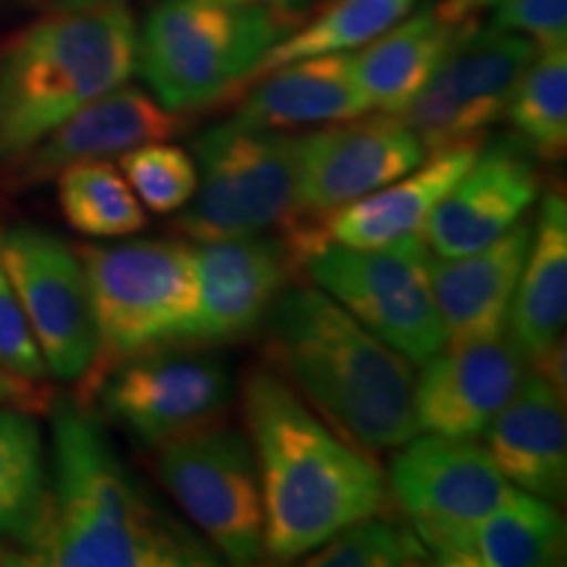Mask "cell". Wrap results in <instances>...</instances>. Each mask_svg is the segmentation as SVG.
<instances>
[{
  "label": "cell",
  "instance_id": "836d02e7",
  "mask_svg": "<svg viewBox=\"0 0 567 567\" xmlns=\"http://www.w3.org/2000/svg\"><path fill=\"white\" fill-rule=\"evenodd\" d=\"M0 408L38 413V410L51 408V394H48L45 386H40V381L21 379V375L0 368Z\"/></svg>",
  "mask_w": 567,
  "mask_h": 567
},
{
  "label": "cell",
  "instance_id": "7c38bea8",
  "mask_svg": "<svg viewBox=\"0 0 567 567\" xmlns=\"http://www.w3.org/2000/svg\"><path fill=\"white\" fill-rule=\"evenodd\" d=\"M0 252L48 373L80 381L95 358V323L80 252L38 226L3 231Z\"/></svg>",
  "mask_w": 567,
  "mask_h": 567
},
{
  "label": "cell",
  "instance_id": "e0dca14e",
  "mask_svg": "<svg viewBox=\"0 0 567 567\" xmlns=\"http://www.w3.org/2000/svg\"><path fill=\"white\" fill-rule=\"evenodd\" d=\"M396 450L386 484L413 526L478 520L515 492L476 439L415 434Z\"/></svg>",
  "mask_w": 567,
  "mask_h": 567
},
{
  "label": "cell",
  "instance_id": "603a6c76",
  "mask_svg": "<svg viewBox=\"0 0 567 567\" xmlns=\"http://www.w3.org/2000/svg\"><path fill=\"white\" fill-rule=\"evenodd\" d=\"M243 90L245 101L239 103L234 118L260 130L292 132L305 126L339 124L371 111V103L354 76L352 53L313 55L284 63L245 84Z\"/></svg>",
  "mask_w": 567,
  "mask_h": 567
},
{
  "label": "cell",
  "instance_id": "3957f363",
  "mask_svg": "<svg viewBox=\"0 0 567 567\" xmlns=\"http://www.w3.org/2000/svg\"><path fill=\"white\" fill-rule=\"evenodd\" d=\"M266 363L360 452L417 434L413 363L318 287L287 289L268 310Z\"/></svg>",
  "mask_w": 567,
  "mask_h": 567
},
{
  "label": "cell",
  "instance_id": "44dd1931",
  "mask_svg": "<svg viewBox=\"0 0 567 567\" xmlns=\"http://www.w3.org/2000/svg\"><path fill=\"white\" fill-rule=\"evenodd\" d=\"M484 450L496 471L520 492L563 502L567 492L565 400L536 371L486 425Z\"/></svg>",
  "mask_w": 567,
  "mask_h": 567
},
{
  "label": "cell",
  "instance_id": "ab89813d",
  "mask_svg": "<svg viewBox=\"0 0 567 567\" xmlns=\"http://www.w3.org/2000/svg\"><path fill=\"white\" fill-rule=\"evenodd\" d=\"M221 3H229V6H247V3H264V0H221Z\"/></svg>",
  "mask_w": 567,
  "mask_h": 567
},
{
  "label": "cell",
  "instance_id": "484cf974",
  "mask_svg": "<svg viewBox=\"0 0 567 567\" xmlns=\"http://www.w3.org/2000/svg\"><path fill=\"white\" fill-rule=\"evenodd\" d=\"M48 502L51 471L40 425L27 410L0 408V538L21 544L27 555L45 526Z\"/></svg>",
  "mask_w": 567,
  "mask_h": 567
},
{
  "label": "cell",
  "instance_id": "f1b7e54d",
  "mask_svg": "<svg viewBox=\"0 0 567 567\" xmlns=\"http://www.w3.org/2000/svg\"><path fill=\"white\" fill-rule=\"evenodd\" d=\"M55 179L63 218L84 237H130L145 226L140 197L111 161L71 163Z\"/></svg>",
  "mask_w": 567,
  "mask_h": 567
},
{
  "label": "cell",
  "instance_id": "7a4b0ae2",
  "mask_svg": "<svg viewBox=\"0 0 567 567\" xmlns=\"http://www.w3.org/2000/svg\"><path fill=\"white\" fill-rule=\"evenodd\" d=\"M243 415L260 473L268 557H308L342 528L386 513L384 473L271 368L245 375Z\"/></svg>",
  "mask_w": 567,
  "mask_h": 567
},
{
  "label": "cell",
  "instance_id": "d6a6232c",
  "mask_svg": "<svg viewBox=\"0 0 567 567\" xmlns=\"http://www.w3.org/2000/svg\"><path fill=\"white\" fill-rule=\"evenodd\" d=\"M492 27L517 32L536 48L567 45V0H496Z\"/></svg>",
  "mask_w": 567,
  "mask_h": 567
},
{
  "label": "cell",
  "instance_id": "52a82bcc",
  "mask_svg": "<svg viewBox=\"0 0 567 567\" xmlns=\"http://www.w3.org/2000/svg\"><path fill=\"white\" fill-rule=\"evenodd\" d=\"M197 189L176 218L193 243L252 237L297 218V134L229 118L195 140Z\"/></svg>",
  "mask_w": 567,
  "mask_h": 567
},
{
  "label": "cell",
  "instance_id": "e575fe53",
  "mask_svg": "<svg viewBox=\"0 0 567 567\" xmlns=\"http://www.w3.org/2000/svg\"><path fill=\"white\" fill-rule=\"evenodd\" d=\"M565 358H567L565 337H559L557 342L542 354V358L530 363V371H536L538 375H542V379L547 381L551 389H555L559 400H565L567 396V360Z\"/></svg>",
  "mask_w": 567,
  "mask_h": 567
},
{
  "label": "cell",
  "instance_id": "d4e9b609",
  "mask_svg": "<svg viewBox=\"0 0 567 567\" xmlns=\"http://www.w3.org/2000/svg\"><path fill=\"white\" fill-rule=\"evenodd\" d=\"M460 27L439 17L436 6H425L352 55L354 76L371 111L402 116L452 48Z\"/></svg>",
  "mask_w": 567,
  "mask_h": 567
},
{
  "label": "cell",
  "instance_id": "4fadbf2b",
  "mask_svg": "<svg viewBox=\"0 0 567 567\" xmlns=\"http://www.w3.org/2000/svg\"><path fill=\"white\" fill-rule=\"evenodd\" d=\"M425 147L402 116L379 113L297 134V216L321 218L413 172Z\"/></svg>",
  "mask_w": 567,
  "mask_h": 567
},
{
  "label": "cell",
  "instance_id": "277c9868",
  "mask_svg": "<svg viewBox=\"0 0 567 567\" xmlns=\"http://www.w3.org/2000/svg\"><path fill=\"white\" fill-rule=\"evenodd\" d=\"M137 71L124 0L55 9L0 51V163L11 168L55 126Z\"/></svg>",
  "mask_w": 567,
  "mask_h": 567
},
{
  "label": "cell",
  "instance_id": "9a60e30c",
  "mask_svg": "<svg viewBox=\"0 0 567 567\" xmlns=\"http://www.w3.org/2000/svg\"><path fill=\"white\" fill-rule=\"evenodd\" d=\"M538 197L534 155L517 137L484 142L476 161L452 184L423 226V239L439 258L476 252L526 218Z\"/></svg>",
  "mask_w": 567,
  "mask_h": 567
},
{
  "label": "cell",
  "instance_id": "1f68e13d",
  "mask_svg": "<svg viewBox=\"0 0 567 567\" xmlns=\"http://www.w3.org/2000/svg\"><path fill=\"white\" fill-rule=\"evenodd\" d=\"M0 368L30 381H45L51 375L21 310L11 276L6 271L3 252H0Z\"/></svg>",
  "mask_w": 567,
  "mask_h": 567
},
{
  "label": "cell",
  "instance_id": "30bf717a",
  "mask_svg": "<svg viewBox=\"0 0 567 567\" xmlns=\"http://www.w3.org/2000/svg\"><path fill=\"white\" fill-rule=\"evenodd\" d=\"M105 415L134 442L158 450L224 421L231 375L195 342H174L132 354L97 386Z\"/></svg>",
  "mask_w": 567,
  "mask_h": 567
},
{
  "label": "cell",
  "instance_id": "4316f807",
  "mask_svg": "<svg viewBox=\"0 0 567 567\" xmlns=\"http://www.w3.org/2000/svg\"><path fill=\"white\" fill-rule=\"evenodd\" d=\"M417 3L421 0H329L318 17L302 21L295 32H289L287 38L260 55L243 87L284 63L313 59V55L360 51L379 34L392 30L396 21L405 19Z\"/></svg>",
  "mask_w": 567,
  "mask_h": 567
},
{
  "label": "cell",
  "instance_id": "d590c367",
  "mask_svg": "<svg viewBox=\"0 0 567 567\" xmlns=\"http://www.w3.org/2000/svg\"><path fill=\"white\" fill-rule=\"evenodd\" d=\"M494 3L496 0H439L436 11L444 21L460 27V24H465V21H473L476 13H481Z\"/></svg>",
  "mask_w": 567,
  "mask_h": 567
},
{
  "label": "cell",
  "instance_id": "5b68a950",
  "mask_svg": "<svg viewBox=\"0 0 567 567\" xmlns=\"http://www.w3.org/2000/svg\"><path fill=\"white\" fill-rule=\"evenodd\" d=\"M300 24L268 0H158L137 30V71L163 109L189 116L237 95L260 55Z\"/></svg>",
  "mask_w": 567,
  "mask_h": 567
},
{
  "label": "cell",
  "instance_id": "83f0119b",
  "mask_svg": "<svg viewBox=\"0 0 567 567\" xmlns=\"http://www.w3.org/2000/svg\"><path fill=\"white\" fill-rule=\"evenodd\" d=\"M505 116L534 158L563 161L567 151V45L538 48L517 80Z\"/></svg>",
  "mask_w": 567,
  "mask_h": 567
},
{
  "label": "cell",
  "instance_id": "2e32d148",
  "mask_svg": "<svg viewBox=\"0 0 567 567\" xmlns=\"http://www.w3.org/2000/svg\"><path fill=\"white\" fill-rule=\"evenodd\" d=\"M526 365L507 334L444 344L413 384L417 434L478 439L517 392Z\"/></svg>",
  "mask_w": 567,
  "mask_h": 567
},
{
  "label": "cell",
  "instance_id": "cb8c5ba5",
  "mask_svg": "<svg viewBox=\"0 0 567 567\" xmlns=\"http://www.w3.org/2000/svg\"><path fill=\"white\" fill-rule=\"evenodd\" d=\"M567 318V203L551 189L534 234L507 318V337L530 365L565 334Z\"/></svg>",
  "mask_w": 567,
  "mask_h": 567
},
{
  "label": "cell",
  "instance_id": "ba28073f",
  "mask_svg": "<svg viewBox=\"0 0 567 567\" xmlns=\"http://www.w3.org/2000/svg\"><path fill=\"white\" fill-rule=\"evenodd\" d=\"M431 260L423 234H410L384 247L326 243L305 258L302 268L373 337L421 365L446 344Z\"/></svg>",
  "mask_w": 567,
  "mask_h": 567
},
{
  "label": "cell",
  "instance_id": "5bb4252c",
  "mask_svg": "<svg viewBox=\"0 0 567 567\" xmlns=\"http://www.w3.org/2000/svg\"><path fill=\"white\" fill-rule=\"evenodd\" d=\"M197 313L187 342L229 344L250 337L300 271L281 237L218 239L193 247Z\"/></svg>",
  "mask_w": 567,
  "mask_h": 567
},
{
  "label": "cell",
  "instance_id": "d6986e66",
  "mask_svg": "<svg viewBox=\"0 0 567 567\" xmlns=\"http://www.w3.org/2000/svg\"><path fill=\"white\" fill-rule=\"evenodd\" d=\"M431 563L444 567H551L565 563V520L555 502L515 488L471 523L415 526Z\"/></svg>",
  "mask_w": 567,
  "mask_h": 567
},
{
  "label": "cell",
  "instance_id": "8fae6325",
  "mask_svg": "<svg viewBox=\"0 0 567 567\" xmlns=\"http://www.w3.org/2000/svg\"><path fill=\"white\" fill-rule=\"evenodd\" d=\"M536 51L523 34L465 21L431 80L402 113L425 153L478 140L505 116L509 95Z\"/></svg>",
  "mask_w": 567,
  "mask_h": 567
},
{
  "label": "cell",
  "instance_id": "ffe728a7",
  "mask_svg": "<svg viewBox=\"0 0 567 567\" xmlns=\"http://www.w3.org/2000/svg\"><path fill=\"white\" fill-rule=\"evenodd\" d=\"M534 224L520 221L496 243L457 258L431 260L446 344L507 334V318L530 245Z\"/></svg>",
  "mask_w": 567,
  "mask_h": 567
},
{
  "label": "cell",
  "instance_id": "6da1fadb",
  "mask_svg": "<svg viewBox=\"0 0 567 567\" xmlns=\"http://www.w3.org/2000/svg\"><path fill=\"white\" fill-rule=\"evenodd\" d=\"M53 410L51 502L27 565L42 567H213L221 557L176 520L116 455L80 400Z\"/></svg>",
  "mask_w": 567,
  "mask_h": 567
},
{
  "label": "cell",
  "instance_id": "f35d334b",
  "mask_svg": "<svg viewBox=\"0 0 567 567\" xmlns=\"http://www.w3.org/2000/svg\"><path fill=\"white\" fill-rule=\"evenodd\" d=\"M55 9H82V6L105 3V0H51Z\"/></svg>",
  "mask_w": 567,
  "mask_h": 567
},
{
  "label": "cell",
  "instance_id": "7402d4cb",
  "mask_svg": "<svg viewBox=\"0 0 567 567\" xmlns=\"http://www.w3.org/2000/svg\"><path fill=\"white\" fill-rule=\"evenodd\" d=\"M478 147L481 137L431 153L410 174L329 213L321 218L323 239L344 247H384L423 234L431 210L476 161Z\"/></svg>",
  "mask_w": 567,
  "mask_h": 567
},
{
  "label": "cell",
  "instance_id": "8992f818",
  "mask_svg": "<svg viewBox=\"0 0 567 567\" xmlns=\"http://www.w3.org/2000/svg\"><path fill=\"white\" fill-rule=\"evenodd\" d=\"M95 358L80 379V402L95 396L101 381L132 354L187 342L197 313L193 247L168 239L122 245H84Z\"/></svg>",
  "mask_w": 567,
  "mask_h": 567
},
{
  "label": "cell",
  "instance_id": "74e56055",
  "mask_svg": "<svg viewBox=\"0 0 567 567\" xmlns=\"http://www.w3.org/2000/svg\"><path fill=\"white\" fill-rule=\"evenodd\" d=\"M9 565H27L24 551H13L0 544V567H9Z\"/></svg>",
  "mask_w": 567,
  "mask_h": 567
},
{
  "label": "cell",
  "instance_id": "8d00e7d4",
  "mask_svg": "<svg viewBox=\"0 0 567 567\" xmlns=\"http://www.w3.org/2000/svg\"><path fill=\"white\" fill-rule=\"evenodd\" d=\"M268 3L276 6V9L289 13V17L305 21V6L313 3V0H268Z\"/></svg>",
  "mask_w": 567,
  "mask_h": 567
},
{
  "label": "cell",
  "instance_id": "f546056e",
  "mask_svg": "<svg viewBox=\"0 0 567 567\" xmlns=\"http://www.w3.org/2000/svg\"><path fill=\"white\" fill-rule=\"evenodd\" d=\"M431 557L415 528L381 520V515L352 523L310 551L308 567H408L429 565Z\"/></svg>",
  "mask_w": 567,
  "mask_h": 567
},
{
  "label": "cell",
  "instance_id": "9c48e42d",
  "mask_svg": "<svg viewBox=\"0 0 567 567\" xmlns=\"http://www.w3.org/2000/svg\"><path fill=\"white\" fill-rule=\"evenodd\" d=\"M161 484L218 557L255 565L266 555L260 473L247 434L226 425L195 431L158 446Z\"/></svg>",
  "mask_w": 567,
  "mask_h": 567
},
{
  "label": "cell",
  "instance_id": "4dcf8cb0",
  "mask_svg": "<svg viewBox=\"0 0 567 567\" xmlns=\"http://www.w3.org/2000/svg\"><path fill=\"white\" fill-rule=\"evenodd\" d=\"M118 168L140 203L153 213L182 210L197 189L195 158L166 142H147L118 155Z\"/></svg>",
  "mask_w": 567,
  "mask_h": 567
},
{
  "label": "cell",
  "instance_id": "ac0fdd59",
  "mask_svg": "<svg viewBox=\"0 0 567 567\" xmlns=\"http://www.w3.org/2000/svg\"><path fill=\"white\" fill-rule=\"evenodd\" d=\"M187 130V116L174 113L153 95L118 84L45 134L30 153L9 168L17 187L55 179L71 163L109 161L147 145L166 142Z\"/></svg>",
  "mask_w": 567,
  "mask_h": 567
}]
</instances>
